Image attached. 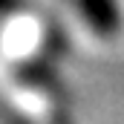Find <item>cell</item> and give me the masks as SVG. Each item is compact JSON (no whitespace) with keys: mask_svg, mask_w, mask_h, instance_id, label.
Masks as SVG:
<instances>
[{"mask_svg":"<svg viewBox=\"0 0 124 124\" xmlns=\"http://www.w3.org/2000/svg\"><path fill=\"white\" fill-rule=\"evenodd\" d=\"M15 9H20V0H0V17L12 15Z\"/></svg>","mask_w":124,"mask_h":124,"instance_id":"7a4b0ae2","label":"cell"},{"mask_svg":"<svg viewBox=\"0 0 124 124\" xmlns=\"http://www.w3.org/2000/svg\"><path fill=\"white\" fill-rule=\"evenodd\" d=\"M75 15L87 23V29L95 32L98 38L110 40L116 38L124 26V12L118 0H69Z\"/></svg>","mask_w":124,"mask_h":124,"instance_id":"6da1fadb","label":"cell"}]
</instances>
